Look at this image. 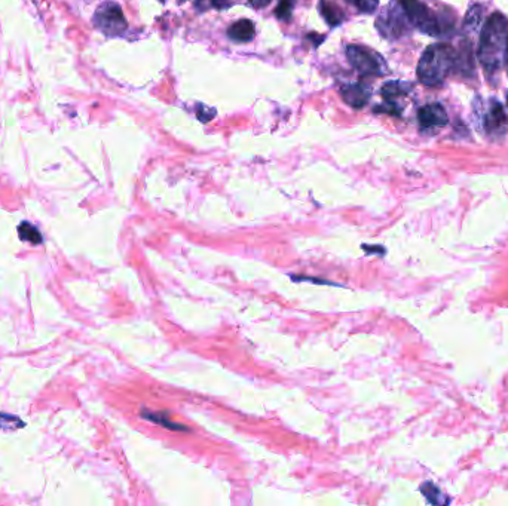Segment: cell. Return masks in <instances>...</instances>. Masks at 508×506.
<instances>
[{"label":"cell","instance_id":"cell-1","mask_svg":"<svg viewBox=\"0 0 508 506\" xmlns=\"http://www.w3.org/2000/svg\"><path fill=\"white\" fill-rule=\"evenodd\" d=\"M508 41V20L495 12L487 18L480 34L478 43V60L487 74H494L501 69Z\"/></svg>","mask_w":508,"mask_h":506},{"label":"cell","instance_id":"cell-2","mask_svg":"<svg viewBox=\"0 0 508 506\" xmlns=\"http://www.w3.org/2000/svg\"><path fill=\"white\" fill-rule=\"evenodd\" d=\"M456 70V51L447 43L431 45L418 63V79L427 87L443 83L450 72Z\"/></svg>","mask_w":508,"mask_h":506},{"label":"cell","instance_id":"cell-3","mask_svg":"<svg viewBox=\"0 0 508 506\" xmlns=\"http://www.w3.org/2000/svg\"><path fill=\"white\" fill-rule=\"evenodd\" d=\"M409 21L422 33L430 36H446L454 32V21L432 11L421 0H397Z\"/></svg>","mask_w":508,"mask_h":506},{"label":"cell","instance_id":"cell-4","mask_svg":"<svg viewBox=\"0 0 508 506\" xmlns=\"http://www.w3.org/2000/svg\"><path fill=\"white\" fill-rule=\"evenodd\" d=\"M346 57L350 60L352 67L364 74V76H381L385 74V63L379 54H376L372 50H367L364 46L350 45L346 46Z\"/></svg>","mask_w":508,"mask_h":506},{"label":"cell","instance_id":"cell-5","mask_svg":"<svg viewBox=\"0 0 508 506\" xmlns=\"http://www.w3.org/2000/svg\"><path fill=\"white\" fill-rule=\"evenodd\" d=\"M94 24H96L97 29L107 37H116L124 34L128 25L120 6L113 2L103 3L97 9L96 15H94Z\"/></svg>","mask_w":508,"mask_h":506},{"label":"cell","instance_id":"cell-6","mask_svg":"<svg viewBox=\"0 0 508 506\" xmlns=\"http://www.w3.org/2000/svg\"><path fill=\"white\" fill-rule=\"evenodd\" d=\"M408 21L409 18L404 14V11H399L397 8H387L382 12V15L376 21L379 33L387 37V39H397V37L408 33ZM410 23V21H409Z\"/></svg>","mask_w":508,"mask_h":506},{"label":"cell","instance_id":"cell-7","mask_svg":"<svg viewBox=\"0 0 508 506\" xmlns=\"http://www.w3.org/2000/svg\"><path fill=\"white\" fill-rule=\"evenodd\" d=\"M418 120L422 128L431 129L447 125L449 118L443 106L438 104V102H432V104H427L419 109Z\"/></svg>","mask_w":508,"mask_h":506},{"label":"cell","instance_id":"cell-8","mask_svg":"<svg viewBox=\"0 0 508 506\" xmlns=\"http://www.w3.org/2000/svg\"><path fill=\"white\" fill-rule=\"evenodd\" d=\"M341 94L343 100L354 109H361L364 107L370 100L372 91L370 87H367L363 82L350 83L341 89Z\"/></svg>","mask_w":508,"mask_h":506},{"label":"cell","instance_id":"cell-9","mask_svg":"<svg viewBox=\"0 0 508 506\" xmlns=\"http://www.w3.org/2000/svg\"><path fill=\"white\" fill-rule=\"evenodd\" d=\"M505 128H507L505 111L500 102L492 100L491 106H489L486 115H485V129L487 131V134L498 135V134H504Z\"/></svg>","mask_w":508,"mask_h":506},{"label":"cell","instance_id":"cell-10","mask_svg":"<svg viewBox=\"0 0 508 506\" xmlns=\"http://www.w3.org/2000/svg\"><path fill=\"white\" fill-rule=\"evenodd\" d=\"M254 33H256V29L250 20H240L228 29V36L235 42H248L254 37Z\"/></svg>","mask_w":508,"mask_h":506},{"label":"cell","instance_id":"cell-11","mask_svg":"<svg viewBox=\"0 0 508 506\" xmlns=\"http://www.w3.org/2000/svg\"><path fill=\"white\" fill-rule=\"evenodd\" d=\"M319 12L323 14L324 20L330 27H336L339 24H342L345 20L342 9L339 8L333 0H321V2H319Z\"/></svg>","mask_w":508,"mask_h":506},{"label":"cell","instance_id":"cell-12","mask_svg":"<svg viewBox=\"0 0 508 506\" xmlns=\"http://www.w3.org/2000/svg\"><path fill=\"white\" fill-rule=\"evenodd\" d=\"M412 91V85L408 82H401V80H391L387 82L382 87L381 92L383 98L387 101H395V98L399 97H404Z\"/></svg>","mask_w":508,"mask_h":506},{"label":"cell","instance_id":"cell-13","mask_svg":"<svg viewBox=\"0 0 508 506\" xmlns=\"http://www.w3.org/2000/svg\"><path fill=\"white\" fill-rule=\"evenodd\" d=\"M483 20V8L480 5H474L469 8V11L465 15L464 20V30L465 32H476L477 27L482 24Z\"/></svg>","mask_w":508,"mask_h":506},{"label":"cell","instance_id":"cell-14","mask_svg":"<svg viewBox=\"0 0 508 506\" xmlns=\"http://www.w3.org/2000/svg\"><path fill=\"white\" fill-rule=\"evenodd\" d=\"M421 492L423 493V496L428 499V502L434 503V505H443V503H449L447 498H443V494L437 489L434 484H431L430 481L423 483L421 485Z\"/></svg>","mask_w":508,"mask_h":506},{"label":"cell","instance_id":"cell-15","mask_svg":"<svg viewBox=\"0 0 508 506\" xmlns=\"http://www.w3.org/2000/svg\"><path fill=\"white\" fill-rule=\"evenodd\" d=\"M18 233H20V238L23 241H28L32 243H36V245H37V243H42V241H43L39 230H37L34 226H32L30 223H25V221L21 223L20 226H18Z\"/></svg>","mask_w":508,"mask_h":506},{"label":"cell","instance_id":"cell-16","mask_svg":"<svg viewBox=\"0 0 508 506\" xmlns=\"http://www.w3.org/2000/svg\"><path fill=\"white\" fill-rule=\"evenodd\" d=\"M141 416H143L145 419L154 421V424L156 425H161L164 428H168V429H173V430H186L184 426L182 425H176L174 421H171L169 419H167L164 415H158V413H141Z\"/></svg>","mask_w":508,"mask_h":506},{"label":"cell","instance_id":"cell-17","mask_svg":"<svg viewBox=\"0 0 508 506\" xmlns=\"http://www.w3.org/2000/svg\"><path fill=\"white\" fill-rule=\"evenodd\" d=\"M291 12H293V0H279L275 8V16L281 21H290Z\"/></svg>","mask_w":508,"mask_h":506},{"label":"cell","instance_id":"cell-18","mask_svg":"<svg viewBox=\"0 0 508 506\" xmlns=\"http://www.w3.org/2000/svg\"><path fill=\"white\" fill-rule=\"evenodd\" d=\"M348 3L354 5L359 11L364 14H372L376 11V8L379 5V0H346Z\"/></svg>","mask_w":508,"mask_h":506},{"label":"cell","instance_id":"cell-19","mask_svg":"<svg viewBox=\"0 0 508 506\" xmlns=\"http://www.w3.org/2000/svg\"><path fill=\"white\" fill-rule=\"evenodd\" d=\"M201 3H204L202 9H205V8L224 9V8H228L231 5L229 0H198V2H196L198 6H201Z\"/></svg>","mask_w":508,"mask_h":506},{"label":"cell","instance_id":"cell-20","mask_svg":"<svg viewBox=\"0 0 508 506\" xmlns=\"http://www.w3.org/2000/svg\"><path fill=\"white\" fill-rule=\"evenodd\" d=\"M248 2H250V5H251L253 8L260 9V8L268 6V5L271 3V0H248Z\"/></svg>","mask_w":508,"mask_h":506},{"label":"cell","instance_id":"cell-21","mask_svg":"<svg viewBox=\"0 0 508 506\" xmlns=\"http://www.w3.org/2000/svg\"><path fill=\"white\" fill-rule=\"evenodd\" d=\"M504 63L507 64V70H508V41H507V48H505V55H504Z\"/></svg>","mask_w":508,"mask_h":506},{"label":"cell","instance_id":"cell-22","mask_svg":"<svg viewBox=\"0 0 508 506\" xmlns=\"http://www.w3.org/2000/svg\"><path fill=\"white\" fill-rule=\"evenodd\" d=\"M159 2H162V3H164V2H165V0H159Z\"/></svg>","mask_w":508,"mask_h":506},{"label":"cell","instance_id":"cell-23","mask_svg":"<svg viewBox=\"0 0 508 506\" xmlns=\"http://www.w3.org/2000/svg\"><path fill=\"white\" fill-rule=\"evenodd\" d=\"M507 102H508V94H507Z\"/></svg>","mask_w":508,"mask_h":506}]
</instances>
